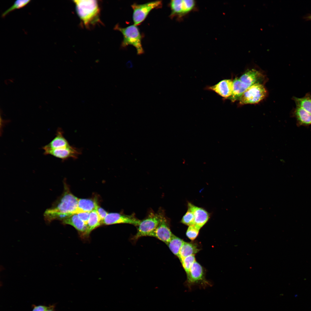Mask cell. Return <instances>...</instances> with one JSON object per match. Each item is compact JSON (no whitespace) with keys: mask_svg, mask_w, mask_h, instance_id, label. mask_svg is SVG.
Segmentation results:
<instances>
[{"mask_svg":"<svg viewBox=\"0 0 311 311\" xmlns=\"http://www.w3.org/2000/svg\"><path fill=\"white\" fill-rule=\"evenodd\" d=\"M79 198L69 191L65 184V190L60 198L44 214L48 222L56 219L62 220L72 215L77 214Z\"/></svg>","mask_w":311,"mask_h":311,"instance_id":"1","label":"cell"},{"mask_svg":"<svg viewBox=\"0 0 311 311\" xmlns=\"http://www.w3.org/2000/svg\"><path fill=\"white\" fill-rule=\"evenodd\" d=\"M265 81V76L260 71L254 69L247 70L239 78L233 80V90L230 99L232 102L239 99L242 94L249 87Z\"/></svg>","mask_w":311,"mask_h":311,"instance_id":"2","label":"cell"},{"mask_svg":"<svg viewBox=\"0 0 311 311\" xmlns=\"http://www.w3.org/2000/svg\"><path fill=\"white\" fill-rule=\"evenodd\" d=\"M73 1L76 13L86 27L100 21V9L98 2L95 0H75Z\"/></svg>","mask_w":311,"mask_h":311,"instance_id":"3","label":"cell"},{"mask_svg":"<svg viewBox=\"0 0 311 311\" xmlns=\"http://www.w3.org/2000/svg\"><path fill=\"white\" fill-rule=\"evenodd\" d=\"M165 215L163 210L160 209L157 212L149 211L146 217L141 220L136 226L137 233L132 238L136 241L143 236H149L156 228L161 220Z\"/></svg>","mask_w":311,"mask_h":311,"instance_id":"4","label":"cell"},{"mask_svg":"<svg viewBox=\"0 0 311 311\" xmlns=\"http://www.w3.org/2000/svg\"><path fill=\"white\" fill-rule=\"evenodd\" d=\"M114 28L121 32L123 35L121 43L122 47L125 48L129 45H132L136 48L138 55H141L144 53L142 44V37L137 26L133 24L126 27H122L117 24Z\"/></svg>","mask_w":311,"mask_h":311,"instance_id":"5","label":"cell"},{"mask_svg":"<svg viewBox=\"0 0 311 311\" xmlns=\"http://www.w3.org/2000/svg\"><path fill=\"white\" fill-rule=\"evenodd\" d=\"M162 5L161 1H156L142 4L134 3L131 7L133 10L132 20L134 24L140 25L146 18L150 12L154 9L161 8Z\"/></svg>","mask_w":311,"mask_h":311,"instance_id":"6","label":"cell"},{"mask_svg":"<svg viewBox=\"0 0 311 311\" xmlns=\"http://www.w3.org/2000/svg\"><path fill=\"white\" fill-rule=\"evenodd\" d=\"M169 6L171 10L170 18L179 20L196 9V2L194 0H172Z\"/></svg>","mask_w":311,"mask_h":311,"instance_id":"7","label":"cell"},{"mask_svg":"<svg viewBox=\"0 0 311 311\" xmlns=\"http://www.w3.org/2000/svg\"><path fill=\"white\" fill-rule=\"evenodd\" d=\"M267 91L261 84H256L248 88L239 100L241 105L257 103L262 100L267 95Z\"/></svg>","mask_w":311,"mask_h":311,"instance_id":"8","label":"cell"},{"mask_svg":"<svg viewBox=\"0 0 311 311\" xmlns=\"http://www.w3.org/2000/svg\"><path fill=\"white\" fill-rule=\"evenodd\" d=\"M187 274L186 285L189 290H191L192 286L198 285L200 288H205L211 284L205 279L204 270L202 266L196 261Z\"/></svg>","mask_w":311,"mask_h":311,"instance_id":"9","label":"cell"},{"mask_svg":"<svg viewBox=\"0 0 311 311\" xmlns=\"http://www.w3.org/2000/svg\"><path fill=\"white\" fill-rule=\"evenodd\" d=\"M141 220L138 219L134 214L128 215L122 213H108L102 221V224L109 225L116 224L126 223L136 226Z\"/></svg>","mask_w":311,"mask_h":311,"instance_id":"10","label":"cell"},{"mask_svg":"<svg viewBox=\"0 0 311 311\" xmlns=\"http://www.w3.org/2000/svg\"><path fill=\"white\" fill-rule=\"evenodd\" d=\"M44 154L50 155L64 161L69 158H77L81 154V150L71 146L67 147L56 149H43Z\"/></svg>","mask_w":311,"mask_h":311,"instance_id":"11","label":"cell"},{"mask_svg":"<svg viewBox=\"0 0 311 311\" xmlns=\"http://www.w3.org/2000/svg\"><path fill=\"white\" fill-rule=\"evenodd\" d=\"M168 219L165 215L156 228L149 236L155 237L166 244L174 235L171 231Z\"/></svg>","mask_w":311,"mask_h":311,"instance_id":"12","label":"cell"},{"mask_svg":"<svg viewBox=\"0 0 311 311\" xmlns=\"http://www.w3.org/2000/svg\"><path fill=\"white\" fill-rule=\"evenodd\" d=\"M212 90L225 98H229L232 96L233 90V80L231 79L222 80L213 86L208 87Z\"/></svg>","mask_w":311,"mask_h":311,"instance_id":"13","label":"cell"},{"mask_svg":"<svg viewBox=\"0 0 311 311\" xmlns=\"http://www.w3.org/2000/svg\"><path fill=\"white\" fill-rule=\"evenodd\" d=\"M188 209L194 213V224L199 229L208 221L210 218L209 214L203 208L196 206L192 203H188Z\"/></svg>","mask_w":311,"mask_h":311,"instance_id":"14","label":"cell"},{"mask_svg":"<svg viewBox=\"0 0 311 311\" xmlns=\"http://www.w3.org/2000/svg\"><path fill=\"white\" fill-rule=\"evenodd\" d=\"M291 115L295 118L298 126L311 125V114L299 106L296 105L291 111Z\"/></svg>","mask_w":311,"mask_h":311,"instance_id":"15","label":"cell"},{"mask_svg":"<svg viewBox=\"0 0 311 311\" xmlns=\"http://www.w3.org/2000/svg\"><path fill=\"white\" fill-rule=\"evenodd\" d=\"M61 129H58L55 137L47 145L42 147L43 149H56L67 147L70 145L63 135Z\"/></svg>","mask_w":311,"mask_h":311,"instance_id":"16","label":"cell"},{"mask_svg":"<svg viewBox=\"0 0 311 311\" xmlns=\"http://www.w3.org/2000/svg\"><path fill=\"white\" fill-rule=\"evenodd\" d=\"M62 221L65 224H69L73 226L81 233V236H84L87 229V225L78 217L77 214L66 218Z\"/></svg>","mask_w":311,"mask_h":311,"instance_id":"17","label":"cell"},{"mask_svg":"<svg viewBox=\"0 0 311 311\" xmlns=\"http://www.w3.org/2000/svg\"><path fill=\"white\" fill-rule=\"evenodd\" d=\"M102 224V221L96 210H95L90 212L87 224V229L84 236H88L92 230Z\"/></svg>","mask_w":311,"mask_h":311,"instance_id":"18","label":"cell"},{"mask_svg":"<svg viewBox=\"0 0 311 311\" xmlns=\"http://www.w3.org/2000/svg\"><path fill=\"white\" fill-rule=\"evenodd\" d=\"M96 201L92 199H79L77 213L82 212H90L98 206Z\"/></svg>","mask_w":311,"mask_h":311,"instance_id":"19","label":"cell"},{"mask_svg":"<svg viewBox=\"0 0 311 311\" xmlns=\"http://www.w3.org/2000/svg\"><path fill=\"white\" fill-rule=\"evenodd\" d=\"M200 250L196 244L184 242L180 249L178 257L181 261L185 257L194 255Z\"/></svg>","mask_w":311,"mask_h":311,"instance_id":"20","label":"cell"},{"mask_svg":"<svg viewBox=\"0 0 311 311\" xmlns=\"http://www.w3.org/2000/svg\"><path fill=\"white\" fill-rule=\"evenodd\" d=\"M292 99L296 105L302 107L311 114V94L310 92L306 93L301 98L293 96Z\"/></svg>","mask_w":311,"mask_h":311,"instance_id":"21","label":"cell"},{"mask_svg":"<svg viewBox=\"0 0 311 311\" xmlns=\"http://www.w3.org/2000/svg\"><path fill=\"white\" fill-rule=\"evenodd\" d=\"M184 242L182 239L174 235L170 241L166 244L173 254L178 257Z\"/></svg>","mask_w":311,"mask_h":311,"instance_id":"22","label":"cell"},{"mask_svg":"<svg viewBox=\"0 0 311 311\" xmlns=\"http://www.w3.org/2000/svg\"><path fill=\"white\" fill-rule=\"evenodd\" d=\"M31 1V0H17L15 1L12 6L2 14L1 17H4L7 15L14 10L23 7Z\"/></svg>","mask_w":311,"mask_h":311,"instance_id":"23","label":"cell"},{"mask_svg":"<svg viewBox=\"0 0 311 311\" xmlns=\"http://www.w3.org/2000/svg\"><path fill=\"white\" fill-rule=\"evenodd\" d=\"M194 255H191L184 258L181 261L185 270L187 274L194 263L196 261Z\"/></svg>","mask_w":311,"mask_h":311,"instance_id":"24","label":"cell"},{"mask_svg":"<svg viewBox=\"0 0 311 311\" xmlns=\"http://www.w3.org/2000/svg\"><path fill=\"white\" fill-rule=\"evenodd\" d=\"M194 216L193 213L188 209L186 213L183 216L181 222L186 225H193L194 222Z\"/></svg>","mask_w":311,"mask_h":311,"instance_id":"25","label":"cell"},{"mask_svg":"<svg viewBox=\"0 0 311 311\" xmlns=\"http://www.w3.org/2000/svg\"><path fill=\"white\" fill-rule=\"evenodd\" d=\"M200 230L194 225L189 226L187 230L186 235L190 239L194 240L198 236Z\"/></svg>","mask_w":311,"mask_h":311,"instance_id":"26","label":"cell"},{"mask_svg":"<svg viewBox=\"0 0 311 311\" xmlns=\"http://www.w3.org/2000/svg\"><path fill=\"white\" fill-rule=\"evenodd\" d=\"M90 212H82L77 214L78 217L86 224H87Z\"/></svg>","mask_w":311,"mask_h":311,"instance_id":"27","label":"cell"},{"mask_svg":"<svg viewBox=\"0 0 311 311\" xmlns=\"http://www.w3.org/2000/svg\"><path fill=\"white\" fill-rule=\"evenodd\" d=\"M96 210L102 221H102L104 219L108 213L105 210L100 207L99 206L97 207Z\"/></svg>","mask_w":311,"mask_h":311,"instance_id":"28","label":"cell"},{"mask_svg":"<svg viewBox=\"0 0 311 311\" xmlns=\"http://www.w3.org/2000/svg\"><path fill=\"white\" fill-rule=\"evenodd\" d=\"M51 306L48 307L44 306L39 305L34 307L32 311H46Z\"/></svg>","mask_w":311,"mask_h":311,"instance_id":"29","label":"cell"},{"mask_svg":"<svg viewBox=\"0 0 311 311\" xmlns=\"http://www.w3.org/2000/svg\"><path fill=\"white\" fill-rule=\"evenodd\" d=\"M304 18L307 21L311 20V14H308L305 16Z\"/></svg>","mask_w":311,"mask_h":311,"instance_id":"30","label":"cell"},{"mask_svg":"<svg viewBox=\"0 0 311 311\" xmlns=\"http://www.w3.org/2000/svg\"><path fill=\"white\" fill-rule=\"evenodd\" d=\"M54 306H51V307L46 311H55L54 309Z\"/></svg>","mask_w":311,"mask_h":311,"instance_id":"31","label":"cell"}]
</instances>
